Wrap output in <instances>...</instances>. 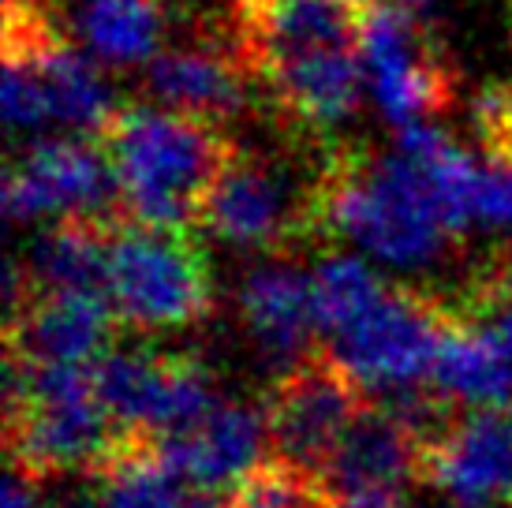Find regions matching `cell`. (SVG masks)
<instances>
[{
    "mask_svg": "<svg viewBox=\"0 0 512 508\" xmlns=\"http://www.w3.org/2000/svg\"><path fill=\"white\" fill-rule=\"evenodd\" d=\"M318 236L348 240L397 269L441 262L460 240L419 161L408 154L333 150L322 165Z\"/></svg>",
    "mask_w": 512,
    "mask_h": 508,
    "instance_id": "obj_1",
    "label": "cell"
},
{
    "mask_svg": "<svg viewBox=\"0 0 512 508\" xmlns=\"http://www.w3.org/2000/svg\"><path fill=\"white\" fill-rule=\"evenodd\" d=\"M113 161L124 217L154 228H195L236 154L221 124L165 105H120L98 135Z\"/></svg>",
    "mask_w": 512,
    "mask_h": 508,
    "instance_id": "obj_2",
    "label": "cell"
},
{
    "mask_svg": "<svg viewBox=\"0 0 512 508\" xmlns=\"http://www.w3.org/2000/svg\"><path fill=\"white\" fill-rule=\"evenodd\" d=\"M128 434L113 423L94 389V367L27 363L8 355V449L30 479L98 471Z\"/></svg>",
    "mask_w": 512,
    "mask_h": 508,
    "instance_id": "obj_3",
    "label": "cell"
},
{
    "mask_svg": "<svg viewBox=\"0 0 512 508\" xmlns=\"http://www.w3.org/2000/svg\"><path fill=\"white\" fill-rule=\"evenodd\" d=\"M105 299L116 322L135 333L199 325L214 311L210 258L191 228H154L124 217L109 240Z\"/></svg>",
    "mask_w": 512,
    "mask_h": 508,
    "instance_id": "obj_4",
    "label": "cell"
},
{
    "mask_svg": "<svg viewBox=\"0 0 512 508\" xmlns=\"http://www.w3.org/2000/svg\"><path fill=\"white\" fill-rule=\"evenodd\" d=\"M318 191L322 169L299 180L296 165L236 146L202 213V228L232 247L281 254L303 236H318Z\"/></svg>",
    "mask_w": 512,
    "mask_h": 508,
    "instance_id": "obj_5",
    "label": "cell"
},
{
    "mask_svg": "<svg viewBox=\"0 0 512 508\" xmlns=\"http://www.w3.org/2000/svg\"><path fill=\"white\" fill-rule=\"evenodd\" d=\"M449 318L438 299L389 284L363 318L326 340V355L367 396L397 393L430 381Z\"/></svg>",
    "mask_w": 512,
    "mask_h": 508,
    "instance_id": "obj_6",
    "label": "cell"
},
{
    "mask_svg": "<svg viewBox=\"0 0 512 508\" xmlns=\"http://www.w3.org/2000/svg\"><path fill=\"white\" fill-rule=\"evenodd\" d=\"M94 389L128 438H169L221 404L210 370L191 355L109 348L94 363Z\"/></svg>",
    "mask_w": 512,
    "mask_h": 508,
    "instance_id": "obj_7",
    "label": "cell"
},
{
    "mask_svg": "<svg viewBox=\"0 0 512 508\" xmlns=\"http://www.w3.org/2000/svg\"><path fill=\"white\" fill-rule=\"evenodd\" d=\"M367 15L363 0H236L232 45L266 86L314 60L363 53Z\"/></svg>",
    "mask_w": 512,
    "mask_h": 508,
    "instance_id": "obj_8",
    "label": "cell"
},
{
    "mask_svg": "<svg viewBox=\"0 0 512 508\" xmlns=\"http://www.w3.org/2000/svg\"><path fill=\"white\" fill-rule=\"evenodd\" d=\"M363 71L378 109L393 127L430 124V116H445L456 101V71L434 38V27L393 4L370 8Z\"/></svg>",
    "mask_w": 512,
    "mask_h": 508,
    "instance_id": "obj_9",
    "label": "cell"
},
{
    "mask_svg": "<svg viewBox=\"0 0 512 508\" xmlns=\"http://www.w3.org/2000/svg\"><path fill=\"white\" fill-rule=\"evenodd\" d=\"M4 210L12 221H124L113 161L83 135L30 142L4 172Z\"/></svg>",
    "mask_w": 512,
    "mask_h": 508,
    "instance_id": "obj_10",
    "label": "cell"
},
{
    "mask_svg": "<svg viewBox=\"0 0 512 508\" xmlns=\"http://www.w3.org/2000/svg\"><path fill=\"white\" fill-rule=\"evenodd\" d=\"M367 408V393L333 359H303L285 370L266 400L270 449L307 471H326L333 449Z\"/></svg>",
    "mask_w": 512,
    "mask_h": 508,
    "instance_id": "obj_11",
    "label": "cell"
},
{
    "mask_svg": "<svg viewBox=\"0 0 512 508\" xmlns=\"http://www.w3.org/2000/svg\"><path fill=\"white\" fill-rule=\"evenodd\" d=\"M116 314L101 292H27L8 277V355L27 363L94 367L113 348Z\"/></svg>",
    "mask_w": 512,
    "mask_h": 508,
    "instance_id": "obj_12",
    "label": "cell"
},
{
    "mask_svg": "<svg viewBox=\"0 0 512 508\" xmlns=\"http://www.w3.org/2000/svg\"><path fill=\"white\" fill-rule=\"evenodd\" d=\"M423 482L453 508H498L512 501V408L460 415L423 452Z\"/></svg>",
    "mask_w": 512,
    "mask_h": 508,
    "instance_id": "obj_13",
    "label": "cell"
},
{
    "mask_svg": "<svg viewBox=\"0 0 512 508\" xmlns=\"http://www.w3.org/2000/svg\"><path fill=\"white\" fill-rule=\"evenodd\" d=\"M150 441L187 490L217 494V490L240 486L262 464V449L270 445V419H266V404L221 400L191 430Z\"/></svg>",
    "mask_w": 512,
    "mask_h": 508,
    "instance_id": "obj_14",
    "label": "cell"
},
{
    "mask_svg": "<svg viewBox=\"0 0 512 508\" xmlns=\"http://www.w3.org/2000/svg\"><path fill=\"white\" fill-rule=\"evenodd\" d=\"M146 86L157 105L221 124L251 105V86H258V79L232 42H206L154 57L146 68Z\"/></svg>",
    "mask_w": 512,
    "mask_h": 508,
    "instance_id": "obj_15",
    "label": "cell"
},
{
    "mask_svg": "<svg viewBox=\"0 0 512 508\" xmlns=\"http://www.w3.org/2000/svg\"><path fill=\"white\" fill-rule=\"evenodd\" d=\"M240 314L258 352L285 370L311 359L318 333L314 314V284L307 269L292 262H266L243 277Z\"/></svg>",
    "mask_w": 512,
    "mask_h": 508,
    "instance_id": "obj_16",
    "label": "cell"
},
{
    "mask_svg": "<svg viewBox=\"0 0 512 508\" xmlns=\"http://www.w3.org/2000/svg\"><path fill=\"white\" fill-rule=\"evenodd\" d=\"M322 479L333 497L363 490L400 494L412 479H423V445L389 411L370 404L333 449Z\"/></svg>",
    "mask_w": 512,
    "mask_h": 508,
    "instance_id": "obj_17",
    "label": "cell"
},
{
    "mask_svg": "<svg viewBox=\"0 0 512 508\" xmlns=\"http://www.w3.org/2000/svg\"><path fill=\"white\" fill-rule=\"evenodd\" d=\"M120 221L64 217L45 228L30 247L27 266L12 262L8 277L27 292H101L109 277V240Z\"/></svg>",
    "mask_w": 512,
    "mask_h": 508,
    "instance_id": "obj_18",
    "label": "cell"
},
{
    "mask_svg": "<svg viewBox=\"0 0 512 508\" xmlns=\"http://www.w3.org/2000/svg\"><path fill=\"white\" fill-rule=\"evenodd\" d=\"M430 385L464 408H512V359L479 318H449Z\"/></svg>",
    "mask_w": 512,
    "mask_h": 508,
    "instance_id": "obj_19",
    "label": "cell"
},
{
    "mask_svg": "<svg viewBox=\"0 0 512 508\" xmlns=\"http://www.w3.org/2000/svg\"><path fill=\"white\" fill-rule=\"evenodd\" d=\"M169 0H75V42L101 64H150L165 53Z\"/></svg>",
    "mask_w": 512,
    "mask_h": 508,
    "instance_id": "obj_20",
    "label": "cell"
},
{
    "mask_svg": "<svg viewBox=\"0 0 512 508\" xmlns=\"http://www.w3.org/2000/svg\"><path fill=\"white\" fill-rule=\"evenodd\" d=\"M187 486L169 471L150 438H128L98 467L94 508H176Z\"/></svg>",
    "mask_w": 512,
    "mask_h": 508,
    "instance_id": "obj_21",
    "label": "cell"
},
{
    "mask_svg": "<svg viewBox=\"0 0 512 508\" xmlns=\"http://www.w3.org/2000/svg\"><path fill=\"white\" fill-rule=\"evenodd\" d=\"M314 284V314H318V333L322 340L337 337L341 329L363 318V314L389 292V284L370 269L367 258L359 254H322L311 269Z\"/></svg>",
    "mask_w": 512,
    "mask_h": 508,
    "instance_id": "obj_22",
    "label": "cell"
},
{
    "mask_svg": "<svg viewBox=\"0 0 512 508\" xmlns=\"http://www.w3.org/2000/svg\"><path fill=\"white\" fill-rule=\"evenodd\" d=\"M337 497L326 486L318 471L296 467L288 460L273 456L270 464H262L228 490L225 508H333Z\"/></svg>",
    "mask_w": 512,
    "mask_h": 508,
    "instance_id": "obj_23",
    "label": "cell"
},
{
    "mask_svg": "<svg viewBox=\"0 0 512 508\" xmlns=\"http://www.w3.org/2000/svg\"><path fill=\"white\" fill-rule=\"evenodd\" d=\"M4 116H8V127L23 135H42L53 127L42 75L19 53H4Z\"/></svg>",
    "mask_w": 512,
    "mask_h": 508,
    "instance_id": "obj_24",
    "label": "cell"
},
{
    "mask_svg": "<svg viewBox=\"0 0 512 508\" xmlns=\"http://www.w3.org/2000/svg\"><path fill=\"white\" fill-rule=\"evenodd\" d=\"M475 307H509L512 311V247L486 266L483 281L475 284Z\"/></svg>",
    "mask_w": 512,
    "mask_h": 508,
    "instance_id": "obj_25",
    "label": "cell"
},
{
    "mask_svg": "<svg viewBox=\"0 0 512 508\" xmlns=\"http://www.w3.org/2000/svg\"><path fill=\"white\" fill-rule=\"evenodd\" d=\"M471 318H479V322L498 337V344L505 348V355L512 359V311L509 307H475Z\"/></svg>",
    "mask_w": 512,
    "mask_h": 508,
    "instance_id": "obj_26",
    "label": "cell"
},
{
    "mask_svg": "<svg viewBox=\"0 0 512 508\" xmlns=\"http://www.w3.org/2000/svg\"><path fill=\"white\" fill-rule=\"evenodd\" d=\"M400 494H385V490H363V494H341L333 508H400Z\"/></svg>",
    "mask_w": 512,
    "mask_h": 508,
    "instance_id": "obj_27",
    "label": "cell"
},
{
    "mask_svg": "<svg viewBox=\"0 0 512 508\" xmlns=\"http://www.w3.org/2000/svg\"><path fill=\"white\" fill-rule=\"evenodd\" d=\"M385 4H393V8H400V12H408L412 19H419V23H430L449 0H385Z\"/></svg>",
    "mask_w": 512,
    "mask_h": 508,
    "instance_id": "obj_28",
    "label": "cell"
},
{
    "mask_svg": "<svg viewBox=\"0 0 512 508\" xmlns=\"http://www.w3.org/2000/svg\"><path fill=\"white\" fill-rule=\"evenodd\" d=\"M176 508H225V505H217L214 494H202V490H187L184 501Z\"/></svg>",
    "mask_w": 512,
    "mask_h": 508,
    "instance_id": "obj_29",
    "label": "cell"
},
{
    "mask_svg": "<svg viewBox=\"0 0 512 508\" xmlns=\"http://www.w3.org/2000/svg\"><path fill=\"white\" fill-rule=\"evenodd\" d=\"M363 4H370V8H374V4H385V0H363Z\"/></svg>",
    "mask_w": 512,
    "mask_h": 508,
    "instance_id": "obj_30",
    "label": "cell"
},
{
    "mask_svg": "<svg viewBox=\"0 0 512 508\" xmlns=\"http://www.w3.org/2000/svg\"><path fill=\"white\" fill-rule=\"evenodd\" d=\"M400 508H434V505H400Z\"/></svg>",
    "mask_w": 512,
    "mask_h": 508,
    "instance_id": "obj_31",
    "label": "cell"
},
{
    "mask_svg": "<svg viewBox=\"0 0 512 508\" xmlns=\"http://www.w3.org/2000/svg\"><path fill=\"white\" fill-rule=\"evenodd\" d=\"M509 505H512V501H509Z\"/></svg>",
    "mask_w": 512,
    "mask_h": 508,
    "instance_id": "obj_32",
    "label": "cell"
}]
</instances>
